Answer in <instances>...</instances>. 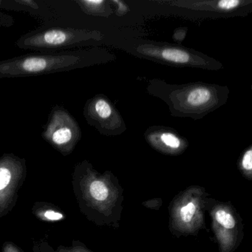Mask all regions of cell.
Here are the masks:
<instances>
[{
	"instance_id": "cell-3",
	"label": "cell",
	"mask_w": 252,
	"mask_h": 252,
	"mask_svg": "<svg viewBox=\"0 0 252 252\" xmlns=\"http://www.w3.org/2000/svg\"><path fill=\"white\" fill-rule=\"evenodd\" d=\"M147 92L163 101L173 117L200 120L226 104L230 90L226 85L197 82L170 84L159 79L149 80Z\"/></svg>"
},
{
	"instance_id": "cell-4",
	"label": "cell",
	"mask_w": 252,
	"mask_h": 252,
	"mask_svg": "<svg viewBox=\"0 0 252 252\" xmlns=\"http://www.w3.org/2000/svg\"><path fill=\"white\" fill-rule=\"evenodd\" d=\"M121 49L142 60L175 67H191L209 71L223 69V64L206 54L178 44L129 38Z\"/></svg>"
},
{
	"instance_id": "cell-1",
	"label": "cell",
	"mask_w": 252,
	"mask_h": 252,
	"mask_svg": "<svg viewBox=\"0 0 252 252\" xmlns=\"http://www.w3.org/2000/svg\"><path fill=\"white\" fill-rule=\"evenodd\" d=\"M72 187L82 215L98 226L117 229L124 209V189L111 171L98 172L88 160L76 163Z\"/></svg>"
},
{
	"instance_id": "cell-9",
	"label": "cell",
	"mask_w": 252,
	"mask_h": 252,
	"mask_svg": "<svg viewBox=\"0 0 252 252\" xmlns=\"http://www.w3.org/2000/svg\"><path fill=\"white\" fill-rule=\"evenodd\" d=\"M27 176L26 159L14 153L0 156V218L13 210Z\"/></svg>"
},
{
	"instance_id": "cell-8",
	"label": "cell",
	"mask_w": 252,
	"mask_h": 252,
	"mask_svg": "<svg viewBox=\"0 0 252 252\" xmlns=\"http://www.w3.org/2000/svg\"><path fill=\"white\" fill-rule=\"evenodd\" d=\"M42 137L60 154L67 156L73 153L80 141L82 129L67 109L55 105L50 112Z\"/></svg>"
},
{
	"instance_id": "cell-2",
	"label": "cell",
	"mask_w": 252,
	"mask_h": 252,
	"mask_svg": "<svg viewBox=\"0 0 252 252\" xmlns=\"http://www.w3.org/2000/svg\"><path fill=\"white\" fill-rule=\"evenodd\" d=\"M116 60V56L110 50L99 46L26 54L0 61V79L68 72Z\"/></svg>"
},
{
	"instance_id": "cell-6",
	"label": "cell",
	"mask_w": 252,
	"mask_h": 252,
	"mask_svg": "<svg viewBox=\"0 0 252 252\" xmlns=\"http://www.w3.org/2000/svg\"><path fill=\"white\" fill-rule=\"evenodd\" d=\"M104 35L97 30L70 27H41L19 38V48L36 52L70 51L101 42Z\"/></svg>"
},
{
	"instance_id": "cell-21",
	"label": "cell",
	"mask_w": 252,
	"mask_h": 252,
	"mask_svg": "<svg viewBox=\"0 0 252 252\" xmlns=\"http://www.w3.org/2000/svg\"><path fill=\"white\" fill-rule=\"evenodd\" d=\"M187 32H188L187 28H178V29H176L174 31L172 39H173L175 42H177L176 44L181 45V42L184 41V39L187 36Z\"/></svg>"
},
{
	"instance_id": "cell-7",
	"label": "cell",
	"mask_w": 252,
	"mask_h": 252,
	"mask_svg": "<svg viewBox=\"0 0 252 252\" xmlns=\"http://www.w3.org/2000/svg\"><path fill=\"white\" fill-rule=\"evenodd\" d=\"M219 252H234L244 237L240 214L230 202L212 198L207 210Z\"/></svg>"
},
{
	"instance_id": "cell-20",
	"label": "cell",
	"mask_w": 252,
	"mask_h": 252,
	"mask_svg": "<svg viewBox=\"0 0 252 252\" xmlns=\"http://www.w3.org/2000/svg\"><path fill=\"white\" fill-rule=\"evenodd\" d=\"M15 23L14 17L6 13L0 11V27L9 28Z\"/></svg>"
},
{
	"instance_id": "cell-15",
	"label": "cell",
	"mask_w": 252,
	"mask_h": 252,
	"mask_svg": "<svg viewBox=\"0 0 252 252\" xmlns=\"http://www.w3.org/2000/svg\"><path fill=\"white\" fill-rule=\"evenodd\" d=\"M237 167L248 181L252 180V145H249L241 153L237 161Z\"/></svg>"
},
{
	"instance_id": "cell-18",
	"label": "cell",
	"mask_w": 252,
	"mask_h": 252,
	"mask_svg": "<svg viewBox=\"0 0 252 252\" xmlns=\"http://www.w3.org/2000/svg\"><path fill=\"white\" fill-rule=\"evenodd\" d=\"M112 4L113 6L116 7V11H114L116 13V15L119 17H122V16L126 15L129 11V7L125 3L124 1H120V0H111Z\"/></svg>"
},
{
	"instance_id": "cell-11",
	"label": "cell",
	"mask_w": 252,
	"mask_h": 252,
	"mask_svg": "<svg viewBox=\"0 0 252 252\" xmlns=\"http://www.w3.org/2000/svg\"><path fill=\"white\" fill-rule=\"evenodd\" d=\"M162 3L187 11L204 13L206 17H233L246 16L252 11V0H175Z\"/></svg>"
},
{
	"instance_id": "cell-19",
	"label": "cell",
	"mask_w": 252,
	"mask_h": 252,
	"mask_svg": "<svg viewBox=\"0 0 252 252\" xmlns=\"http://www.w3.org/2000/svg\"><path fill=\"white\" fill-rule=\"evenodd\" d=\"M163 205V200L160 197L158 198L149 199L143 202L142 206L147 209H151V210H159Z\"/></svg>"
},
{
	"instance_id": "cell-22",
	"label": "cell",
	"mask_w": 252,
	"mask_h": 252,
	"mask_svg": "<svg viewBox=\"0 0 252 252\" xmlns=\"http://www.w3.org/2000/svg\"><path fill=\"white\" fill-rule=\"evenodd\" d=\"M2 252H24L21 248L11 241H5L2 244Z\"/></svg>"
},
{
	"instance_id": "cell-5",
	"label": "cell",
	"mask_w": 252,
	"mask_h": 252,
	"mask_svg": "<svg viewBox=\"0 0 252 252\" xmlns=\"http://www.w3.org/2000/svg\"><path fill=\"white\" fill-rule=\"evenodd\" d=\"M212 197L204 187L190 186L169 203V229L174 237L197 236L206 228L205 214Z\"/></svg>"
},
{
	"instance_id": "cell-10",
	"label": "cell",
	"mask_w": 252,
	"mask_h": 252,
	"mask_svg": "<svg viewBox=\"0 0 252 252\" xmlns=\"http://www.w3.org/2000/svg\"><path fill=\"white\" fill-rule=\"evenodd\" d=\"M83 115L88 125L104 136H119L127 129L120 112L104 94L89 98L84 106Z\"/></svg>"
},
{
	"instance_id": "cell-16",
	"label": "cell",
	"mask_w": 252,
	"mask_h": 252,
	"mask_svg": "<svg viewBox=\"0 0 252 252\" xmlns=\"http://www.w3.org/2000/svg\"><path fill=\"white\" fill-rule=\"evenodd\" d=\"M55 250L56 252H95L77 240H73L70 246H59Z\"/></svg>"
},
{
	"instance_id": "cell-14",
	"label": "cell",
	"mask_w": 252,
	"mask_h": 252,
	"mask_svg": "<svg viewBox=\"0 0 252 252\" xmlns=\"http://www.w3.org/2000/svg\"><path fill=\"white\" fill-rule=\"evenodd\" d=\"M80 9L88 15L109 17L114 13L111 1L107 0H76Z\"/></svg>"
},
{
	"instance_id": "cell-12",
	"label": "cell",
	"mask_w": 252,
	"mask_h": 252,
	"mask_svg": "<svg viewBox=\"0 0 252 252\" xmlns=\"http://www.w3.org/2000/svg\"><path fill=\"white\" fill-rule=\"evenodd\" d=\"M144 138L153 150L165 156H181L189 147V142L185 137L169 126H150L144 132Z\"/></svg>"
},
{
	"instance_id": "cell-17",
	"label": "cell",
	"mask_w": 252,
	"mask_h": 252,
	"mask_svg": "<svg viewBox=\"0 0 252 252\" xmlns=\"http://www.w3.org/2000/svg\"><path fill=\"white\" fill-rule=\"evenodd\" d=\"M32 250L33 252H56L55 249L47 240H45L34 242Z\"/></svg>"
},
{
	"instance_id": "cell-13",
	"label": "cell",
	"mask_w": 252,
	"mask_h": 252,
	"mask_svg": "<svg viewBox=\"0 0 252 252\" xmlns=\"http://www.w3.org/2000/svg\"><path fill=\"white\" fill-rule=\"evenodd\" d=\"M32 212L35 217L42 222H61L67 218V215L56 205L45 201H38L33 204Z\"/></svg>"
}]
</instances>
